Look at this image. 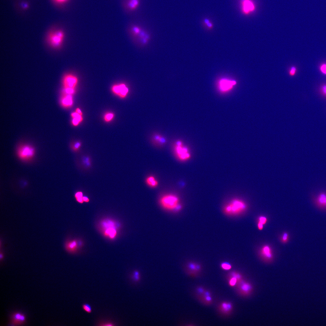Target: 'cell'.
Segmentation results:
<instances>
[{
  "mask_svg": "<svg viewBox=\"0 0 326 326\" xmlns=\"http://www.w3.org/2000/svg\"><path fill=\"white\" fill-rule=\"evenodd\" d=\"M56 3L59 4H64L67 2L69 0H54Z\"/></svg>",
  "mask_w": 326,
  "mask_h": 326,
  "instance_id": "d590c367",
  "label": "cell"
},
{
  "mask_svg": "<svg viewBox=\"0 0 326 326\" xmlns=\"http://www.w3.org/2000/svg\"><path fill=\"white\" fill-rule=\"evenodd\" d=\"M198 291L200 293H202L204 292L203 289L202 288H199Z\"/></svg>",
  "mask_w": 326,
  "mask_h": 326,
  "instance_id": "7bdbcfd3",
  "label": "cell"
},
{
  "mask_svg": "<svg viewBox=\"0 0 326 326\" xmlns=\"http://www.w3.org/2000/svg\"><path fill=\"white\" fill-rule=\"evenodd\" d=\"M241 9L242 13L249 15L255 12L256 5L253 0H240Z\"/></svg>",
  "mask_w": 326,
  "mask_h": 326,
  "instance_id": "52a82bcc",
  "label": "cell"
},
{
  "mask_svg": "<svg viewBox=\"0 0 326 326\" xmlns=\"http://www.w3.org/2000/svg\"><path fill=\"white\" fill-rule=\"evenodd\" d=\"M232 277H235L237 278L238 280H239L241 278V276L238 274L235 273H232Z\"/></svg>",
  "mask_w": 326,
  "mask_h": 326,
  "instance_id": "74e56055",
  "label": "cell"
},
{
  "mask_svg": "<svg viewBox=\"0 0 326 326\" xmlns=\"http://www.w3.org/2000/svg\"><path fill=\"white\" fill-rule=\"evenodd\" d=\"M64 94L61 100L62 104L65 107H70L72 106L73 101L72 96L70 95Z\"/></svg>",
  "mask_w": 326,
  "mask_h": 326,
  "instance_id": "4fadbf2b",
  "label": "cell"
},
{
  "mask_svg": "<svg viewBox=\"0 0 326 326\" xmlns=\"http://www.w3.org/2000/svg\"><path fill=\"white\" fill-rule=\"evenodd\" d=\"M189 268L192 271H198L200 269L201 267L199 265L190 263L189 265Z\"/></svg>",
  "mask_w": 326,
  "mask_h": 326,
  "instance_id": "d4e9b609",
  "label": "cell"
},
{
  "mask_svg": "<svg viewBox=\"0 0 326 326\" xmlns=\"http://www.w3.org/2000/svg\"><path fill=\"white\" fill-rule=\"evenodd\" d=\"M241 289L242 291L245 293H248L250 291L251 289V286L249 284L243 283L241 285Z\"/></svg>",
  "mask_w": 326,
  "mask_h": 326,
  "instance_id": "603a6c76",
  "label": "cell"
},
{
  "mask_svg": "<svg viewBox=\"0 0 326 326\" xmlns=\"http://www.w3.org/2000/svg\"><path fill=\"white\" fill-rule=\"evenodd\" d=\"M76 113H77L79 115L82 116V112L81 110L79 108H77L76 110Z\"/></svg>",
  "mask_w": 326,
  "mask_h": 326,
  "instance_id": "60d3db41",
  "label": "cell"
},
{
  "mask_svg": "<svg viewBox=\"0 0 326 326\" xmlns=\"http://www.w3.org/2000/svg\"><path fill=\"white\" fill-rule=\"evenodd\" d=\"M238 281V280L237 278L235 277H232L229 281V285L231 286H235L236 285Z\"/></svg>",
  "mask_w": 326,
  "mask_h": 326,
  "instance_id": "83f0119b",
  "label": "cell"
},
{
  "mask_svg": "<svg viewBox=\"0 0 326 326\" xmlns=\"http://www.w3.org/2000/svg\"><path fill=\"white\" fill-rule=\"evenodd\" d=\"M111 89L114 94L122 98L126 97L129 91L128 87L125 84L123 83L113 85Z\"/></svg>",
  "mask_w": 326,
  "mask_h": 326,
  "instance_id": "9c48e42d",
  "label": "cell"
},
{
  "mask_svg": "<svg viewBox=\"0 0 326 326\" xmlns=\"http://www.w3.org/2000/svg\"><path fill=\"white\" fill-rule=\"evenodd\" d=\"M83 193L81 191H78L75 193L74 197L76 201L79 203L82 204L84 202L83 200Z\"/></svg>",
  "mask_w": 326,
  "mask_h": 326,
  "instance_id": "44dd1931",
  "label": "cell"
},
{
  "mask_svg": "<svg viewBox=\"0 0 326 326\" xmlns=\"http://www.w3.org/2000/svg\"><path fill=\"white\" fill-rule=\"evenodd\" d=\"M246 208L245 204L238 199L232 200L224 207L225 213L228 215H237L242 212Z\"/></svg>",
  "mask_w": 326,
  "mask_h": 326,
  "instance_id": "3957f363",
  "label": "cell"
},
{
  "mask_svg": "<svg viewBox=\"0 0 326 326\" xmlns=\"http://www.w3.org/2000/svg\"><path fill=\"white\" fill-rule=\"evenodd\" d=\"M319 69L323 74L326 75V64H322L320 66Z\"/></svg>",
  "mask_w": 326,
  "mask_h": 326,
  "instance_id": "d6a6232c",
  "label": "cell"
},
{
  "mask_svg": "<svg viewBox=\"0 0 326 326\" xmlns=\"http://www.w3.org/2000/svg\"><path fill=\"white\" fill-rule=\"evenodd\" d=\"M35 153V150L33 148L29 145H24L19 149L17 155L21 160L28 161L34 157Z\"/></svg>",
  "mask_w": 326,
  "mask_h": 326,
  "instance_id": "8992f818",
  "label": "cell"
},
{
  "mask_svg": "<svg viewBox=\"0 0 326 326\" xmlns=\"http://www.w3.org/2000/svg\"><path fill=\"white\" fill-rule=\"evenodd\" d=\"M320 90L322 94L326 96V84L323 85L321 86Z\"/></svg>",
  "mask_w": 326,
  "mask_h": 326,
  "instance_id": "e575fe53",
  "label": "cell"
},
{
  "mask_svg": "<svg viewBox=\"0 0 326 326\" xmlns=\"http://www.w3.org/2000/svg\"><path fill=\"white\" fill-rule=\"evenodd\" d=\"M132 277L135 282H138L140 279V274L138 271H135L133 273Z\"/></svg>",
  "mask_w": 326,
  "mask_h": 326,
  "instance_id": "484cf974",
  "label": "cell"
},
{
  "mask_svg": "<svg viewBox=\"0 0 326 326\" xmlns=\"http://www.w3.org/2000/svg\"><path fill=\"white\" fill-rule=\"evenodd\" d=\"M317 200V204L320 207L326 208V195L323 193L320 194Z\"/></svg>",
  "mask_w": 326,
  "mask_h": 326,
  "instance_id": "d6986e66",
  "label": "cell"
},
{
  "mask_svg": "<svg viewBox=\"0 0 326 326\" xmlns=\"http://www.w3.org/2000/svg\"><path fill=\"white\" fill-rule=\"evenodd\" d=\"M289 239V234L287 232H285L282 237L281 240L282 242L283 243H286L288 241Z\"/></svg>",
  "mask_w": 326,
  "mask_h": 326,
  "instance_id": "1f68e13d",
  "label": "cell"
},
{
  "mask_svg": "<svg viewBox=\"0 0 326 326\" xmlns=\"http://www.w3.org/2000/svg\"><path fill=\"white\" fill-rule=\"evenodd\" d=\"M125 2L126 10L130 12L136 10L140 5V0H125Z\"/></svg>",
  "mask_w": 326,
  "mask_h": 326,
  "instance_id": "8fae6325",
  "label": "cell"
},
{
  "mask_svg": "<svg viewBox=\"0 0 326 326\" xmlns=\"http://www.w3.org/2000/svg\"><path fill=\"white\" fill-rule=\"evenodd\" d=\"M263 225H264L262 223L259 221L258 224V227L259 230H262L263 229Z\"/></svg>",
  "mask_w": 326,
  "mask_h": 326,
  "instance_id": "ab89813d",
  "label": "cell"
},
{
  "mask_svg": "<svg viewBox=\"0 0 326 326\" xmlns=\"http://www.w3.org/2000/svg\"><path fill=\"white\" fill-rule=\"evenodd\" d=\"M82 145V143L80 142H76L72 145L71 149L73 152L75 153L77 152L80 150Z\"/></svg>",
  "mask_w": 326,
  "mask_h": 326,
  "instance_id": "7402d4cb",
  "label": "cell"
},
{
  "mask_svg": "<svg viewBox=\"0 0 326 326\" xmlns=\"http://www.w3.org/2000/svg\"><path fill=\"white\" fill-rule=\"evenodd\" d=\"M64 37V32L59 30L51 33L48 38L49 42L53 47L58 48L62 44Z\"/></svg>",
  "mask_w": 326,
  "mask_h": 326,
  "instance_id": "5b68a950",
  "label": "cell"
},
{
  "mask_svg": "<svg viewBox=\"0 0 326 326\" xmlns=\"http://www.w3.org/2000/svg\"><path fill=\"white\" fill-rule=\"evenodd\" d=\"M205 299L206 301L209 302L211 301L212 300L211 298L210 297V296H205Z\"/></svg>",
  "mask_w": 326,
  "mask_h": 326,
  "instance_id": "b9f144b4",
  "label": "cell"
},
{
  "mask_svg": "<svg viewBox=\"0 0 326 326\" xmlns=\"http://www.w3.org/2000/svg\"><path fill=\"white\" fill-rule=\"evenodd\" d=\"M100 225L104 237L111 240L116 238L117 235V227L116 223L113 220L105 219L101 222Z\"/></svg>",
  "mask_w": 326,
  "mask_h": 326,
  "instance_id": "6da1fadb",
  "label": "cell"
},
{
  "mask_svg": "<svg viewBox=\"0 0 326 326\" xmlns=\"http://www.w3.org/2000/svg\"><path fill=\"white\" fill-rule=\"evenodd\" d=\"M25 320L24 315L19 313L14 314L12 317V323L13 324H20L23 322Z\"/></svg>",
  "mask_w": 326,
  "mask_h": 326,
  "instance_id": "5bb4252c",
  "label": "cell"
},
{
  "mask_svg": "<svg viewBox=\"0 0 326 326\" xmlns=\"http://www.w3.org/2000/svg\"><path fill=\"white\" fill-rule=\"evenodd\" d=\"M221 266L222 269L225 270H229L232 268L231 265L229 263L224 262L221 264Z\"/></svg>",
  "mask_w": 326,
  "mask_h": 326,
  "instance_id": "4316f807",
  "label": "cell"
},
{
  "mask_svg": "<svg viewBox=\"0 0 326 326\" xmlns=\"http://www.w3.org/2000/svg\"><path fill=\"white\" fill-rule=\"evenodd\" d=\"M296 69L295 67H292L290 72V75L292 76L294 75L296 73Z\"/></svg>",
  "mask_w": 326,
  "mask_h": 326,
  "instance_id": "8d00e7d4",
  "label": "cell"
},
{
  "mask_svg": "<svg viewBox=\"0 0 326 326\" xmlns=\"http://www.w3.org/2000/svg\"><path fill=\"white\" fill-rule=\"evenodd\" d=\"M71 116L73 118L72 123L74 126H78L83 121L82 116L79 115L76 112L72 113Z\"/></svg>",
  "mask_w": 326,
  "mask_h": 326,
  "instance_id": "e0dca14e",
  "label": "cell"
},
{
  "mask_svg": "<svg viewBox=\"0 0 326 326\" xmlns=\"http://www.w3.org/2000/svg\"><path fill=\"white\" fill-rule=\"evenodd\" d=\"M261 253L262 256L266 259H270L272 257L271 248L268 245L264 246L262 248Z\"/></svg>",
  "mask_w": 326,
  "mask_h": 326,
  "instance_id": "2e32d148",
  "label": "cell"
},
{
  "mask_svg": "<svg viewBox=\"0 0 326 326\" xmlns=\"http://www.w3.org/2000/svg\"><path fill=\"white\" fill-rule=\"evenodd\" d=\"M114 116L115 115L112 112L107 113L104 116V121L107 122H109L113 120Z\"/></svg>",
  "mask_w": 326,
  "mask_h": 326,
  "instance_id": "cb8c5ba5",
  "label": "cell"
},
{
  "mask_svg": "<svg viewBox=\"0 0 326 326\" xmlns=\"http://www.w3.org/2000/svg\"><path fill=\"white\" fill-rule=\"evenodd\" d=\"M223 311L225 313L229 312L232 309V305L229 303L224 302L221 305Z\"/></svg>",
  "mask_w": 326,
  "mask_h": 326,
  "instance_id": "ffe728a7",
  "label": "cell"
},
{
  "mask_svg": "<svg viewBox=\"0 0 326 326\" xmlns=\"http://www.w3.org/2000/svg\"><path fill=\"white\" fill-rule=\"evenodd\" d=\"M267 220V219L266 217L264 216H261L259 218V221L262 223L263 225L266 224Z\"/></svg>",
  "mask_w": 326,
  "mask_h": 326,
  "instance_id": "836d02e7",
  "label": "cell"
},
{
  "mask_svg": "<svg viewBox=\"0 0 326 326\" xmlns=\"http://www.w3.org/2000/svg\"><path fill=\"white\" fill-rule=\"evenodd\" d=\"M81 162L83 166L85 169H89L91 167V160L88 156H83L81 159Z\"/></svg>",
  "mask_w": 326,
  "mask_h": 326,
  "instance_id": "ac0fdd59",
  "label": "cell"
},
{
  "mask_svg": "<svg viewBox=\"0 0 326 326\" xmlns=\"http://www.w3.org/2000/svg\"><path fill=\"white\" fill-rule=\"evenodd\" d=\"M83 200L84 202L85 203H88L90 202L89 199L86 196H83Z\"/></svg>",
  "mask_w": 326,
  "mask_h": 326,
  "instance_id": "f35d334b",
  "label": "cell"
},
{
  "mask_svg": "<svg viewBox=\"0 0 326 326\" xmlns=\"http://www.w3.org/2000/svg\"><path fill=\"white\" fill-rule=\"evenodd\" d=\"M204 23L209 29H212L213 27L212 23L209 19H205L204 21Z\"/></svg>",
  "mask_w": 326,
  "mask_h": 326,
  "instance_id": "4dcf8cb0",
  "label": "cell"
},
{
  "mask_svg": "<svg viewBox=\"0 0 326 326\" xmlns=\"http://www.w3.org/2000/svg\"><path fill=\"white\" fill-rule=\"evenodd\" d=\"M82 308L83 310L88 313H90L91 312V308L90 306L88 304H85L82 306Z\"/></svg>",
  "mask_w": 326,
  "mask_h": 326,
  "instance_id": "f1b7e54d",
  "label": "cell"
},
{
  "mask_svg": "<svg viewBox=\"0 0 326 326\" xmlns=\"http://www.w3.org/2000/svg\"><path fill=\"white\" fill-rule=\"evenodd\" d=\"M236 84V82L234 80L223 78L219 80L218 86L221 91H226L232 89L233 86Z\"/></svg>",
  "mask_w": 326,
  "mask_h": 326,
  "instance_id": "30bf717a",
  "label": "cell"
},
{
  "mask_svg": "<svg viewBox=\"0 0 326 326\" xmlns=\"http://www.w3.org/2000/svg\"><path fill=\"white\" fill-rule=\"evenodd\" d=\"M79 244L77 241L73 240L67 242L66 244L65 248L70 253H74L78 249Z\"/></svg>",
  "mask_w": 326,
  "mask_h": 326,
  "instance_id": "7c38bea8",
  "label": "cell"
},
{
  "mask_svg": "<svg viewBox=\"0 0 326 326\" xmlns=\"http://www.w3.org/2000/svg\"><path fill=\"white\" fill-rule=\"evenodd\" d=\"M205 296H210V293H209V292H206V293H205Z\"/></svg>",
  "mask_w": 326,
  "mask_h": 326,
  "instance_id": "ee69618b",
  "label": "cell"
},
{
  "mask_svg": "<svg viewBox=\"0 0 326 326\" xmlns=\"http://www.w3.org/2000/svg\"><path fill=\"white\" fill-rule=\"evenodd\" d=\"M160 201L161 205L166 209L179 210L181 208L179 198L173 194L164 195L161 198Z\"/></svg>",
  "mask_w": 326,
  "mask_h": 326,
  "instance_id": "7a4b0ae2",
  "label": "cell"
},
{
  "mask_svg": "<svg viewBox=\"0 0 326 326\" xmlns=\"http://www.w3.org/2000/svg\"><path fill=\"white\" fill-rule=\"evenodd\" d=\"M174 152L177 158L181 161H187L191 157V154L188 149L183 146L182 143L179 141L176 143Z\"/></svg>",
  "mask_w": 326,
  "mask_h": 326,
  "instance_id": "277c9868",
  "label": "cell"
},
{
  "mask_svg": "<svg viewBox=\"0 0 326 326\" xmlns=\"http://www.w3.org/2000/svg\"><path fill=\"white\" fill-rule=\"evenodd\" d=\"M146 182L148 185L151 188H156L159 184L158 181L153 176L148 177L146 179Z\"/></svg>",
  "mask_w": 326,
  "mask_h": 326,
  "instance_id": "9a60e30c",
  "label": "cell"
},
{
  "mask_svg": "<svg viewBox=\"0 0 326 326\" xmlns=\"http://www.w3.org/2000/svg\"><path fill=\"white\" fill-rule=\"evenodd\" d=\"M154 138L155 140L160 144H164L165 142V139L159 136H156Z\"/></svg>",
  "mask_w": 326,
  "mask_h": 326,
  "instance_id": "f546056e",
  "label": "cell"
},
{
  "mask_svg": "<svg viewBox=\"0 0 326 326\" xmlns=\"http://www.w3.org/2000/svg\"><path fill=\"white\" fill-rule=\"evenodd\" d=\"M64 88L76 89L78 82V79L75 75L71 73L65 74L63 79Z\"/></svg>",
  "mask_w": 326,
  "mask_h": 326,
  "instance_id": "ba28073f",
  "label": "cell"
}]
</instances>
